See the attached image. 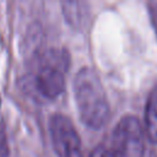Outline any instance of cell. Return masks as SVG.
<instances>
[{"label": "cell", "mask_w": 157, "mask_h": 157, "mask_svg": "<svg viewBox=\"0 0 157 157\" xmlns=\"http://www.w3.org/2000/svg\"><path fill=\"white\" fill-rule=\"evenodd\" d=\"M49 132L58 157H82L80 136L75 125L66 115H52L49 120Z\"/></svg>", "instance_id": "277c9868"}, {"label": "cell", "mask_w": 157, "mask_h": 157, "mask_svg": "<svg viewBox=\"0 0 157 157\" xmlns=\"http://www.w3.org/2000/svg\"><path fill=\"white\" fill-rule=\"evenodd\" d=\"M74 94L81 120L92 129L102 128L109 115V103L102 81L92 67H82L76 74Z\"/></svg>", "instance_id": "6da1fadb"}, {"label": "cell", "mask_w": 157, "mask_h": 157, "mask_svg": "<svg viewBox=\"0 0 157 157\" xmlns=\"http://www.w3.org/2000/svg\"><path fill=\"white\" fill-rule=\"evenodd\" d=\"M148 10H150V16H151L152 23H153L156 33H157V0H152L148 2Z\"/></svg>", "instance_id": "ba28073f"}, {"label": "cell", "mask_w": 157, "mask_h": 157, "mask_svg": "<svg viewBox=\"0 0 157 157\" xmlns=\"http://www.w3.org/2000/svg\"><path fill=\"white\" fill-rule=\"evenodd\" d=\"M146 134L153 142L157 141V86L150 92L145 109Z\"/></svg>", "instance_id": "5b68a950"}, {"label": "cell", "mask_w": 157, "mask_h": 157, "mask_svg": "<svg viewBox=\"0 0 157 157\" xmlns=\"http://www.w3.org/2000/svg\"><path fill=\"white\" fill-rule=\"evenodd\" d=\"M67 64V55L61 50L52 49L40 55L33 72V86L39 96L53 99L64 92Z\"/></svg>", "instance_id": "7a4b0ae2"}, {"label": "cell", "mask_w": 157, "mask_h": 157, "mask_svg": "<svg viewBox=\"0 0 157 157\" xmlns=\"http://www.w3.org/2000/svg\"><path fill=\"white\" fill-rule=\"evenodd\" d=\"M90 157H114L110 148L104 146H97L90 155Z\"/></svg>", "instance_id": "52a82bcc"}, {"label": "cell", "mask_w": 157, "mask_h": 157, "mask_svg": "<svg viewBox=\"0 0 157 157\" xmlns=\"http://www.w3.org/2000/svg\"><path fill=\"white\" fill-rule=\"evenodd\" d=\"M9 156V146L6 141V135L2 125L0 124V157H7Z\"/></svg>", "instance_id": "8992f818"}, {"label": "cell", "mask_w": 157, "mask_h": 157, "mask_svg": "<svg viewBox=\"0 0 157 157\" xmlns=\"http://www.w3.org/2000/svg\"><path fill=\"white\" fill-rule=\"evenodd\" d=\"M110 151L114 157H144L145 131L136 117L125 115L119 120L113 131Z\"/></svg>", "instance_id": "3957f363"}]
</instances>
